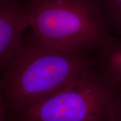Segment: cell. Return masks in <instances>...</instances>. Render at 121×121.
<instances>
[{"instance_id":"1","label":"cell","mask_w":121,"mask_h":121,"mask_svg":"<svg viewBox=\"0 0 121 121\" xmlns=\"http://www.w3.org/2000/svg\"><path fill=\"white\" fill-rule=\"evenodd\" d=\"M95 66L87 53L60 51L45 44L32 32L1 71L0 93L13 113L60 90Z\"/></svg>"},{"instance_id":"2","label":"cell","mask_w":121,"mask_h":121,"mask_svg":"<svg viewBox=\"0 0 121 121\" xmlns=\"http://www.w3.org/2000/svg\"><path fill=\"white\" fill-rule=\"evenodd\" d=\"M29 26L45 44L69 52H97L112 38L100 0H29Z\"/></svg>"},{"instance_id":"3","label":"cell","mask_w":121,"mask_h":121,"mask_svg":"<svg viewBox=\"0 0 121 121\" xmlns=\"http://www.w3.org/2000/svg\"><path fill=\"white\" fill-rule=\"evenodd\" d=\"M121 108V90L95 65L14 114L15 121H117Z\"/></svg>"},{"instance_id":"4","label":"cell","mask_w":121,"mask_h":121,"mask_svg":"<svg viewBox=\"0 0 121 121\" xmlns=\"http://www.w3.org/2000/svg\"><path fill=\"white\" fill-rule=\"evenodd\" d=\"M26 0H0V72L17 51L29 26Z\"/></svg>"},{"instance_id":"5","label":"cell","mask_w":121,"mask_h":121,"mask_svg":"<svg viewBox=\"0 0 121 121\" xmlns=\"http://www.w3.org/2000/svg\"><path fill=\"white\" fill-rule=\"evenodd\" d=\"M97 52L96 67L121 90V39L113 36Z\"/></svg>"},{"instance_id":"6","label":"cell","mask_w":121,"mask_h":121,"mask_svg":"<svg viewBox=\"0 0 121 121\" xmlns=\"http://www.w3.org/2000/svg\"><path fill=\"white\" fill-rule=\"evenodd\" d=\"M103 17L112 35L121 39V0H100Z\"/></svg>"},{"instance_id":"7","label":"cell","mask_w":121,"mask_h":121,"mask_svg":"<svg viewBox=\"0 0 121 121\" xmlns=\"http://www.w3.org/2000/svg\"><path fill=\"white\" fill-rule=\"evenodd\" d=\"M6 106L4 105V100L0 93V121H6L5 119V112Z\"/></svg>"},{"instance_id":"8","label":"cell","mask_w":121,"mask_h":121,"mask_svg":"<svg viewBox=\"0 0 121 121\" xmlns=\"http://www.w3.org/2000/svg\"><path fill=\"white\" fill-rule=\"evenodd\" d=\"M117 121H121V108L120 111H119Z\"/></svg>"}]
</instances>
